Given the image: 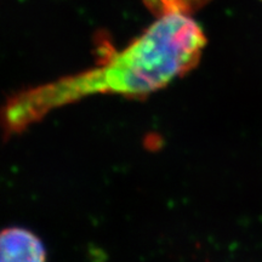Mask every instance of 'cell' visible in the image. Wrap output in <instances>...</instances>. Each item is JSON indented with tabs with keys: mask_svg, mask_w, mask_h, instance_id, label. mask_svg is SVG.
<instances>
[{
	"mask_svg": "<svg viewBox=\"0 0 262 262\" xmlns=\"http://www.w3.org/2000/svg\"><path fill=\"white\" fill-rule=\"evenodd\" d=\"M204 45V33L187 14L160 16L142 35L97 67L10 98L4 125L9 133L21 131L55 108L91 95L146 96L192 70Z\"/></svg>",
	"mask_w": 262,
	"mask_h": 262,
	"instance_id": "cell-1",
	"label": "cell"
},
{
	"mask_svg": "<svg viewBox=\"0 0 262 262\" xmlns=\"http://www.w3.org/2000/svg\"><path fill=\"white\" fill-rule=\"evenodd\" d=\"M0 262H47V250L29 229L6 228L0 239Z\"/></svg>",
	"mask_w": 262,
	"mask_h": 262,
	"instance_id": "cell-2",
	"label": "cell"
},
{
	"mask_svg": "<svg viewBox=\"0 0 262 262\" xmlns=\"http://www.w3.org/2000/svg\"><path fill=\"white\" fill-rule=\"evenodd\" d=\"M147 8L160 17L169 14H187L202 6L206 0H143Z\"/></svg>",
	"mask_w": 262,
	"mask_h": 262,
	"instance_id": "cell-3",
	"label": "cell"
}]
</instances>
